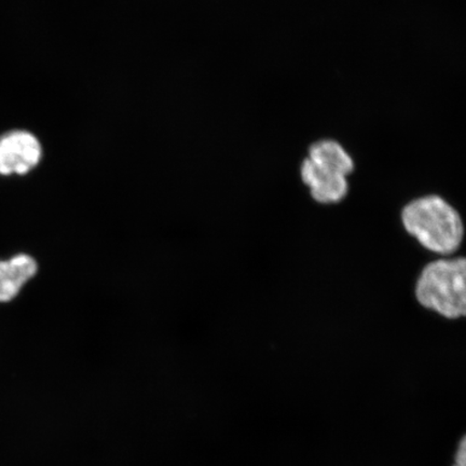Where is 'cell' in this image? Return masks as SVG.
I'll use <instances>...</instances> for the list:
<instances>
[{
  "label": "cell",
  "instance_id": "4",
  "mask_svg": "<svg viewBox=\"0 0 466 466\" xmlns=\"http://www.w3.org/2000/svg\"><path fill=\"white\" fill-rule=\"evenodd\" d=\"M44 159V146L34 133L13 130L0 137V177H25Z\"/></svg>",
  "mask_w": 466,
  "mask_h": 466
},
{
  "label": "cell",
  "instance_id": "2",
  "mask_svg": "<svg viewBox=\"0 0 466 466\" xmlns=\"http://www.w3.org/2000/svg\"><path fill=\"white\" fill-rule=\"evenodd\" d=\"M354 167L352 157L339 142L320 139L309 147L300 167V177L310 190L312 199L329 206L346 199L348 177Z\"/></svg>",
  "mask_w": 466,
  "mask_h": 466
},
{
  "label": "cell",
  "instance_id": "3",
  "mask_svg": "<svg viewBox=\"0 0 466 466\" xmlns=\"http://www.w3.org/2000/svg\"><path fill=\"white\" fill-rule=\"evenodd\" d=\"M415 294L419 304L442 318H463L466 312L465 259L429 262L417 279Z\"/></svg>",
  "mask_w": 466,
  "mask_h": 466
},
{
  "label": "cell",
  "instance_id": "5",
  "mask_svg": "<svg viewBox=\"0 0 466 466\" xmlns=\"http://www.w3.org/2000/svg\"><path fill=\"white\" fill-rule=\"evenodd\" d=\"M38 272L37 259L27 253L0 259V304H8L16 299Z\"/></svg>",
  "mask_w": 466,
  "mask_h": 466
},
{
  "label": "cell",
  "instance_id": "6",
  "mask_svg": "<svg viewBox=\"0 0 466 466\" xmlns=\"http://www.w3.org/2000/svg\"><path fill=\"white\" fill-rule=\"evenodd\" d=\"M465 445H464V441L461 442V447H460V450L458 451V456H457V459H456V464H454V466H465L466 465V462H465Z\"/></svg>",
  "mask_w": 466,
  "mask_h": 466
},
{
  "label": "cell",
  "instance_id": "1",
  "mask_svg": "<svg viewBox=\"0 0 466 466\" xmlns=\"http://www.w3.org/2000/svg\"><path fill=\"white\" fill-rule=\"evenodd\" d=\"M400 219L408 235L430 252L451 255L463 241L461 217L440 196L429 195L408 202L401 209Z\"/></svg>",
  "mask_w": 466,
  "mask_h": 466
}]
</instances>
